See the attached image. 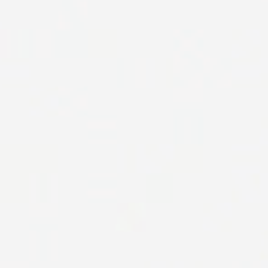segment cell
<instances>
[{
	"label": "cell",
	"instance_id": "obj_17",
	"mask_svg": "<svg viewBox=\"0 0 268 268\" xmlns=\"http://www.w3.org/2000/svg\"><path fill=\"white\" fill-rule=\"evenodd\" d=\"M259 153L257 155H234V164H237V163H243V164H248V163H252V164H259Z\"/></svg>",
	"mask_w": 268,
	"mask_h": 268
},
{
	"label": "cell",
	"instance_id": "obj_14",
	"mask_svg": "<svg viewBox=\"0 0 268 268\" xmlns=\"http://www.w3.org/2000/svg\"><path fill=\"white\" fill-rule=\"evenodd\" d=\"M88 197H91V199H97V197H101V199H113L115 197V190L111 188V190H88Z\"/></svg>",
	"mask_w": 268,
	"mask_h": 268
},
{
	"label": "cell",
	"instance_id": "obj_16",
	"mask_svg": "<svg viewBox=\"0 0 268 268\" xmlns=\"http://www.w3.org/2000/svg\"><path fill=\"white\" fill-rule=\"evenodd\" d=\"M216 86L217 88H232L234 86V79H232V73L230 72H225L223 75L219 77L216 81Z\"/></svg>",
	"mask_w": 268,
	"mask_h": 268
},
{
	"label": "cell",
	"instance_id": "obj_2",
	"mask_svg": "<svg viewBox=\"0 0 268 268\" xmlns=\"http://www.w3.org/2000/svg\"><path fill=\"white\" fill-rule=\"evenodd\" d=\"M33 51L31 55L37 58H51L55 55V35L51 29H37L33 31Z\"/></svg>",
	"mask_w": 268,
	"mask_h": 268
},
{
	"label": "cell",
	"instance_id": "obj_9",
	"mask_svg": "<svg viewBox=\"0 0 268 268\" xmlns=\"http://www.w3.org/2000/svg\"><path fill=\"white\" fill-rule=\"evenodd\" d=\"M0 57H2V60H11V57H13V40H11L10 29L0 31Z\"/></svg>",
	"mask_w": 268,
	"mask_h": 268
},
{
	"label": "cell",
	"instance_id": "obj_23",
	"mask_svg": "<svg viewBox=\"0 0 268 268\" xmlns=\"http://www.w3.org/2000/svg\"><path fill=\"white\" fill-rule=\"evenodd\" d=\"M181 33H182V29H173V38L177 40V38L181 37Z\"/></svg>",
	"mask_w": 268,
	"mask_h": 268
},
{
	"label": "cell",
	"instance_id": "obj_8",
	"mask_svg": "<svg viewBox=\"0 0 268 268\" xmlns=\"http://www.w3.org/2000/svg\"><path fill=\"white\" fill-rule=\"evenodd\" d=\"M55 28H57V31H60V33H72L73 29H75V22H73V19H72V13H70L66 8H62V10L57 13V24H55Z\"/></svg>",
	"mask_w": 268,
	"mask_h": 268
},
{
	"label": "cell",
	"instance_id": "obj_7",
	"mask_svg": "<svg viewBox=\"0 0 268 268\" xmlns=\"http://www.w3.org/2000/svg\"><path fill=\"white\" fill-rule=\"evenodd\" d=\"M115 128H117V119L115 117L88 120V129L90 131H110V133H113Z\"/></svg>",
	"mask_w": 268,
	"mask_h": 268
},
{
	"label": "cell",
	"instance_id": "obj_26",
	"mask_svg": "<svg viewBox=\"0 0 268 268\" xmlns=\"http://www.w3.org/2000/svg\"><path fill=\"white\" fill-rule=\"evenodd\" d=\"M195 268H203V264H201V263H197V264H195Z\"/></svg>",
	"mask_w": 268,
	"mask_h": 268
},
{
	"label": "cell",
	"instance_id": "obj_13",
	"mask_svg": "<svg viewBox=\"0 0 268 268\" xmlns=\"http://www.w3.org/2000/svg\"><path fill=\"white\" fill-rule=\"evenodd\" d=\"M216 68H219V58H214V57H205L201 60V73L205 75H210Z\"/></svg>",
	"mask_w": 268,
	"mask_h": 268
},
{
	"label": "cell",
	"instance_id": "obj_3",
	"mask_svg": "<svg viewBox=\"0 0 268 268\" xmlns=\"http://www.w3.org/2000/svg\"><path fill=\"white\" fill-rule=\"evenodd\" d=\"M230 73L234 79V86H244V84H252L263 79L259 64H232Z\"/></svg>",
	"mask_w": 268,
	"mask_h": 268
},
{
	"label": "cell",
	"instance_id": "obj_27",
	"mask_svg": "<svg viewBox=\"0 0 268 268\" xmlns=\"http://www.w3.org/2000/svg\"><path fill=\"white\" fill-rule=\"evenodd\" d=\"M261 2H268V0H261Z\"/></svg>",
	"mask_w": 268,
	"mask_h": 268
},
{
	"label": "cell",
	"instance_id": "obj_19",
	"mask_svg": "<svg viewBox=\"0 0 268 268\" xmlns=\"http://www.w3.org/2000/svg\"><path fill=\"white\" fill-rule=\"evenodd\" d=\"M57 115L58 117H73V115H75V110L70 108V106H58Z\"/></svg>",
	"mask_w": 268,
	"mask_h": 268
},
{
	"label": "cell",
	"instance_id": "obj_18",
	"mask_svg": "<svg viewBox=\"0 0 268 268\" xmlns=\"http://www.w3.org/2000/svg\"><path fill=\"white\" fill-rule=\"evenodd\" d=\"M48 93H57L58 97H68L73 93V88L70 86H57V88H51V90H48Z\"/></svg>",
	"mask_w": 268,
	"mask_h": 268
},
{
	"label": "cell",
	"instance_id": "obj_25",
	"mask_svg": "<svg viewBox=\"0 0 268 268\" xmlns=\"http://www.w3.org/2000/svg\"><path fill=\"white\" fill-rule=\"evenodd\" d=\"M232 268H239V263H234L232 264Z\"/></svg>",
	"mask_w": 268,
	"mask_h": 268
},
{
	"label": "cell",
	"instance_id": "obj_6",
	"mask_svg": "<svg viewBox=\"0 0 268 268\" xmlns=\"http://www.w3.org/2000/svg\"><path fill=\"white\" fill-rule=\"evenodd\" d=\"M173 101L175 102H201L203 91L193 90L190 86H175L173 88Z\"/></svg>",
	"mask_w": 268,
	"mask_h": 268
},
{
	"label": "cell",
	"instance_id": "obj_11",
	"mask_svg": "<svg viewBox=\"0 0 268 268\" xmlns=\"http://www.w3.org/2000/svg\"><path fill=\"white\" fill-rule=\"evenodd\" d=\"M72 6H73V10H75V17L81 22H84V20L88 19V15H90V11H88V0H73L72 2Z\"/></svg>",
	"mask_w": 268,
	"mask_h": 268
},
{
	"label": "cell",
	"instance_id": "obj_20",
	"mask_svg": "<svg viewBox=\"0 0 268 268\" xmlns=\"http://www.w3.org/2000/svg\"><path fill=\"white\" fill-rule=\"evenodd\" d=\"M244 88H268V81L261 79V81L252 82V84H244Z\"/></svg>",
	"mask_w": 268,
	"mask_h": 268
},
{
	"label": "cell",
	"instance_id": "obj_15",
	"mask_svg": "<svg viewBox=\"0 0 268 268\" xmlns=\"http://www.w3.org/2000/svg\"><path fill=\"white\" fill-rule=\"evenodd\" d=\"M246 40L252 42V46H261V29H244Z\"/></svg>",
	"mask_w": 268,
	"mask_h": 268
},
{
	"label": "cell",
	"instance_id": "obj_24",
	"mask_svg": "<svg viewBox=\"0 0 268 268\" xmlns=\"http://www.w3.org/2000/svg\"><path fill=\"white\" fill-rule=\"evenodd\" d=\"M203 35H205V29H195V37L197 38H201Z\"/></svg>",
	"mask_w": 268,
	"mask_h": 268
},
{
	"label": "cell",
	"instance_id": "obj_21",
	"mask_svg": "<svg viewBox=\"0 0 268 268\" xmlns=\"http://www.w3.org/2000/svg\"><path fill=\"white\" fill-rule=\"evenodd\" d=\"M259 68H261V73H263V75H268V58H261Z\"/></svg>",
	"mask_w": 268,
	"mask_h": 268
},
{
	"label": "cell",
	"instance_id": "obj_12",
	"mask_svg": "<svg viewBox=\"0 0 268 268\" xmlns=\"http://www.w3.org/2000/svg\"><path fill=\"white\" fill-rule=\"evenodd\" d=\"M73 108H75V111H86L88 110V93H86V90L75 93Z\"/></svg>",
	"mask_w": 268,
	"mask_h": 268
},
{
	"label": "cell",
	"instance_id": "obj_22",
	"mask_svg": "<svg viewBox=\"0 0 268 268\" xmlns=\"http://www.w3.org/2000/svg\"><path fill=\"white\" fill-rule=\"evenodd\" d=\"M122 66H124V62H122V60H119V86H122V84H124V79H122Z\"/></svg>",
	"mask_w": 268,
	"mask_h": 268
},
{
	"label": "cell",
	"instance_id": "obj_4",
	"mask_svg": "<svg viewBox=\"0 0 268 268\" xmlns=\"http://www.w3.org/2000/svg\"><path fill=\"white\" fill-rule=\"evenodd\" d=\"M135 86L137 88H150L155 86V60L152 58H137L135 60Z\"/></svg>",
	"mask_w": 268,
	"mask_h": 268
},
{
	"label": "cell",
	"instance_id": "obj_10",
	"mask_svg": "<svg viewBox=\"0 0 268 268\" xmlns=\"http://www.w3.org/2000/svg\"><path fill=\"white\" fill-rule=\"evenodd\" d=\"M186 86L193 88V90H201L203 91V88L214 86V81H212L208 75H205V73L193 72V73H191L190 79H186Z\"/></svg>",
	"mask_w": 268,
	"mask_h": 268
},
{
	"label": "cell",
	"instance_id": "obj_5",
	"mask_svg": "<svg viewBox=\"0 0 268 268\" xmlns=\"http://www.w3.org/2000/svg\"><path fill=\"white\" fill-rule=\"evenodd\" d=\"M199 49V38L195 37V29H184L181 37L175 40V51L181 53H193Z\"/></svg>",
	"mask_w": 268,
	"mask_h": 268
},
{
	"label": "cell",
	"instance_id": "obj_1",
	"mask_svg": "<svg viewBox=\"0 0 268 268\" xmlns=\"http://www.w3.org/2000/svg\"><path fill=\"white\" fill-rule=\"evenodd\" d=\"M88 57L113 58L117 57V33L115 31H88Z\"/></svg>",
	"mask_w": 268,
	"mask_h": 268
}]
</instances>
